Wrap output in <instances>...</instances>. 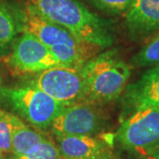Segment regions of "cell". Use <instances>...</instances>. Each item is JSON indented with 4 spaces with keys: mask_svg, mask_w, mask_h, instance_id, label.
Listing matches in <instances>:
<instances>
[{
    "mask_svg": "<svg viewBox=\"0 0 159 159\" xmlns=\"http://www.w3.org/2000/svg\"><path fill=\"white\" fill-rule=\"evenodd\" d=\"M27 5L42 17L68 30L80 41L102 49L113 43L108 21L79 0H29Z\"/></svg>",
    "mask_w": 159,
    "mask_h": 159,
    "instance_id": "obj_1",
    "label": "cell"
},
{
    "mask_svg": "<svg viewBox=\"0 0 159 159\" xmlns=\"http://www.w3.org/2000/svg\"><path fill=\"white\" fill-rule=\"evenodd\" d=\"M87 102L97 103L112 101L125 89L130 69L116 50L99 54L80 68Z\"/></svg>",
    "mask_w": 159,
    "mask_h": 159,
    "instance_id": "obj_2",
    "label": "cell"
},
{
    "mask_svg": "<svg viewBox=\"0 0 159 159\" xmlns=\"http://www.w3.org/2000/svg\"><path fill=\"white\" fill-rule=\"evenodd\" d=\"M0 95L29 124L36 128L47 129L64 104L56 101L45 92L26 84L1 89Z\"/></svg>",
    "mask_w": 159,
    "mask_h": 159,
    "instance_id": "obj_3",
    "label": "cell"
},
{
    "mask_svg": "<svg viewBox=\"0 0 159 159\" xmlns=\"http://www.w3.org/2000/svg\"><path fill=\"white\" fill-rule=\"evenodd\" d=\"M122 148L142 157L159 149V108L139 110L122 120L115 134Z\"/></svg>",
    "mask_w": 159,
    "mask_h": 159,
    "instance_id": "obj_4",
    "label": "cell"
},
{
    "mask_svg": "<svg viewBox=\"0 0 159 159\" xmlns=\"http://www.w3.org/2000/svg\"><path fill=\"white\" fill-rule=\"evenodd\" d=\"M28 84L45 92L64 105L86 101L85 86L79 68L67 66L48 68L37 73Z\"/></svg>",
    "mask_w": 159,
    "mask_h": 159,
    "instance_id": "obj_5",
    "label": "cell"
},
{
    "mask_svg": "<svg viewBox=\"0 0 159 159\" xmlns=\"http://www.w3.org/2000/svg\"><path fill=\"white\" fill-rule=\"evenodd\" d=\"M95 104L82 101L64 105L51 123L53 134L88 136L97 134L104 126V119Z\"/></svg>",
    "mask_w": 159,
    "mask_h": 159,
    "instance_id": "obj_6",
    "label": "cell"
},
{
    "mask_svg": "<svg viewBox=\"0 0 159 159\" xmlns=\"http://www.w3.org/2000/svg\"><path fill=\"white\" fill-rule=\"evenodd\" d=\"M9 63L13 68L26 74L40 73L54 66H63L49 47L29 32L12 43Z\"/></svg>",
    "mask_w": 159,
    "mask_h": 159,
    "instance_id": "obj_7",
    "label": "cell"
},
{
    "mask_svg": "<svg viewBox=\"0 0 159 159\" xmlns=\"http://www.w3.org/2000/svg\"><path fill=\"white\" fill-rule=\"evenodd\" d=\"M122 103V120L142 109L159 108V65L125 88Z\"/></svg>",
    "mask_w": 159,
    "mask_h": 159,
    "instance_id": "obj_8",
    "label": "cell"
},
{
    "mask_svg": "<svg viewBox=\"0 0 159 159\" xmlns=\"http://www.w3.org/2000/svg\"><path fill=\"white\" fill-rule=\"evenodd\" d=\"M23 32L32 34L49 48L60 45L73 46L83 42L75 38L61 26L42 17L29 5H26L23 11Z\"/></svg>",
    "mask_w": 159,
    "mask_h": 159,
    "instance_id": "obj_9",
    "label": "cell"
},
{
    "mask_svg": "<svg viewBox=\"0 0 159 159\" xmlns=\"http://www.w3.org/2000/svg\"><path fill=\"white\" fill-rule=\"evenodd\" d=\"M57 148L66 159H104L112 153L103 141L88 135L55 134Z\"/></svg>",
    "mask_w": 159,
    "mask_h": 159,
    "instance_id": "obj_10",
    "label": "cell"
},
{
    "mask_svg": "<svg viewBox=\"0 0 159 159\" xmlns=\"http://www.w3.org/2000/svg\"><path fill=\"white\" fill-rule=\"evenodd\" d=\"M125 23L134 36H145L159 29V0H134Z\"/></svg>",
    "mask_w": 159,
    "mask_h": 159,
    "instance_id": "obj_11",
    "label": "cell"
},
{
    "mask_svg": "<svg viewBox=\"0 0 159 159\" xmlns=\"http://www.w3.org/2000/svg\"><path fill=\"white\" fill-rule=\"evenodd\" d=\"M102 48L99 46L80 42L76 45H60L51 47L52 54L63 66L80 69L91 58L96 57Z\"/></svg>",
    "mask_w": 159,
    "mask_h": 159,
    "instance_id": "obj_12",
    "label": "cell"
},
{
    "mask_svg": "<svg viewBox=\"0 0 159 159\" xmlns=\"http://www.w3.org/2000/svg\"><path fill=\"white\" fill-rule=\"evenodd\" d=\"M20 32H23V11L0 1V54L8 50Z\"/></svg>",
    "mask_w": 159,
    "mask_h": 159,
    "instance_id": "obj_13",
    "label": "cell"
},
{
    "mask_svg": "<svg viewBox=\"0 0 159 159\" xmlns=\"http://www.w3.org/2000/svg\"><path fill=\"white\" fill-rule=\"evenodd\" d=\"M11 153L14 157L26 155L42 142L44 137L32 130L21 119L11 113Z\"/></svg>",
    "mask_w": 159,
    "mask_h": 159,
    "instance_id": "obj_14",
    "label": "cell"
},
{
    "mask_svg": "<svg viewBox=\"0 0 159 159\" xmlns=\"http://www.w3.org/2000/svg\"><path fill=\"white\" fill-rule=\"evenodd\" d=\"M132 63L137 66L159 65V33L133 57Z\"/></svg>",
    "mask_w": 159,
    "mask_h": 159,
    "instance_id": "obj_15",
    "label": "cell"
},
{
    "mask_svg": "<svg viewBox=\"0 0 159 159\" xmlns=\"http://www.w3.org/2000/svg\"><path fill=\"white\" fill-rule=\"evenodd\" d=\"M15 159H62L63 157L59 149L53 142L43 138L39 145L26 155Z\"/></svg>",
    "mask_w": 159,
    "mask_h": 159,
    "instance_id": "obj_16",
    "label": "cell"
},
{
    "mask_svg": "<svg viewBox=\"0 0 159 159\" xmlns=\"http://www.w3.org/2000/svg\"><path fill=\"white\" fill-rule=\"evenodd\" d=\"M94 7L109 14H120L126 11L134 0H88Z\"/></svg>",
    "mask_w": 159,
    "mask_h": 159,
    "instance_id": "obj_17",
    "label": "cell"
},
{
    "mask_svg": "<svg viewBox=\"0 0 159 159\" xmlns=\"http://www.w3.org/2000/svg\"><path fill=\"white\" fill-rule=\"evenodd\" d=\"M0 150L3 153L11 152V113L0 109Z\"/></svg>",
    "mask_w": 159,
    "mask_h": 159,
    "instance_id": "obj_18",
    "label": "cell"
},
{
    "mask_svg": "<svg viewBox=\"0 0 159 159\" xmlns=\"http://www.w3.org/2000/svg\"><path fill=\"white\" fill-rule=\"evenodd\" d=\"M148 159H159V149L157 152H155L154 154H152L151 156L148 157Z\"/></svg>",
    "mask_w": 159,
    "mask_h": 159,
    "instance_id": "obj_19",
    "label": "cell"
},
{
    "mask_svg": "<svg viewBox=\"0 0 159 159\" xmlns=\"http://www.w3.org/2000/svg\"><path fill=\"white\" fill-rule=\"evenodd\" d=\"M104 159H118V158H116V157H114L113 156L111 155V156H109V157H105Z\"/></svg>",
    "mask_w": 159,
    "mask_h": 159,
    "instance_id": "obj_20",
    "label": "cell"
},
{
    "mask_svg": "<svg viewBox=\"0 0 159 159\" xmlns=\"http://www.w3.org/2000/svg\"><path fill=\"white\" fill-rule=\"evenodd\" d=\"M3 158V152L0 150V159H2Z\"/></svg>",
    "mask_w": 159,
    "mask_h": 159,
    "instance_id": "obj_21",
    "label": "cell"
},
{
    "mask_svg": "<svg viewBox=\"0 0 159 159\" xmlns=\"http://www.w3.org/2000/svg\"><path fill=\"white\" fill-rule=\"evenodd\" d=\"M2 159H15L14 157H12V158H2Z\"/></svg>",
    "mask_w": 159,
    "mask_h": 159,
    "instance_id": "obj_22",
    "label": "cell"
},
{
    "mask_svg": "<svg viewBox=\"0 0 159 159\" xmlns=\"http://www.w3.org/2000/svg\"><path fill=\"white\" fill-rule=\"evenodd\" d=\"M62 159H66V158H64V157H63V158Z\"/></svg>",
    "mask_w": 159,
    "mask_h": 159,
    "instance_id": "obj_23",
    "label": "cell"
}]
</instances>
